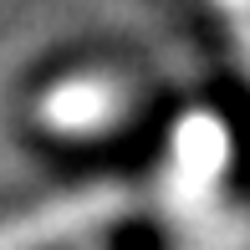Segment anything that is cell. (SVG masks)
I'll list each match as a JSON object with an SVG mask.
<instances>
[{
    "label": "cell",
    "mask_w": 250,
    "mask_h": 250,
    "mask_svg": "<svg viewBox=\"0 0 250 250\" xmlns=\"http://www.w3.org/2000/svg\"><path fill=\"white\" fill-rule=\"evenodd\" d=\"M133 209V189L118 184V179H97V184H82L72 194L41 199L31 209L0 214V250H56L87 240V235L118 225L123 214Z\"/></svg>",
    "instance_id": "obj_1"
},
{
    "label": "cell",
    "mask_w": 250,
    "mask_h": 250,
    "mask_svg": "<svg viewBox=\"0 0 250 250\" xmlns=\"http://www.w3.org/2000/svg\"><path fill=\"white\" fill-rule=\"evenodd\" d=\"M133 112V87L118 72H72L36 97V123L56 138H102Z\"/></svg>",
    "instance_id": "obj_2"
},
{
    "label": "cell",
    "mask_w": 250,
    "mask_h": 250,
    "mask_svg": "<svg viewBox=\"0 0 250 250\" xmlns=\"http://www.w3.org/2000/svg\"><path fill=\"white\" fill-rule=\"evenodd\" d=\"M230 164V128L214 112H184L168 138V164H164V199L189 209L214 194Z\"/></svg>",
    "instance_id": "obj_3"
},
{
    "label": "cell",
    "mask_w": 250,
    "mask_h": 250,
    "mask_svg": "<svg viewBox=\"0 0 250 250\" xmlns=\"http://www.w3.org/2000/svg\"><path fill=\"white\" fill-rule=\"evenodd\" d=\"M209 5L230 21L235 41H240V56H245V66H250V0H209Z\"/></svg>",
    "instance_id": "obj_4"
}]
</instances>
